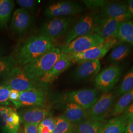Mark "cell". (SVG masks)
Masks as SVG:
<instances>
[{
    "label": "cell",
    "instance_id": "ffe728a7",
    "mask_svg": "<svg viewBox=\"0 0 133 133\" xmlns=\"http://www.w3.org/2000/svg\"><path fill=\"white\" fill-rule=\"evenodd\" d=\"M65 110L62 115L74 125H76L87 119V111L85 109L75 103L65 104Z\"/></svg>",
    "mask_w": 133,
    "mask_h": 133
},
{
    "label": "cell",
    "instance_id": "52a82bcc",
    "mask_svg": "<svg viewBox=\"0 0 133 133\" xmlns=\"http://www.w3.org/2000/svg\"><path fill=\"white\" fill-rule=\"evenodd\" d=\"M123 69V66L118 65H112L98 73L94 81L98 90L104 93L110 92L119 81Z\"/></svg>",
    "mask_w": 133,
    "mask_h": 133
},
{
    "label": "cell",
    "instance_id": "44dd1931",
    "mask_svg": "<svg viewBox=\"0 0 133 133\" xmlns=\"http://www.w3.org/2000/svg\"><path fill=\"white\" fill-rule=\"evenodd\" d=\"M131 51V45L127 43L119 41L109 53L108 61L112 65H118L128 56Z\"/></svg>",
    "mask_w": 133,
    "mask_h": 133
},
{
    "label": "cell",
    "instance_id": "d4e9b609",
    "mask_svg": "<svg viewBox=\"0 0 133 133\" xmlns=\"http://www.w3.org/2000/svg\"><path fill=\"white\" fill-rule=\"evenodd\" d=\"M133 102V89L121 96L112 108L110 115L114 117L119 116Z\"/></svg>",
    "mask_w": 133,
    "mask_h": 133
},
{
    "label": "cell",
    "instance_id": "f1b7e54d",
    "mask_svg": "<svg viewBox=\"0 0 133 133\" xmlns=\"http://www.w3.org/2000/svg\"><path fill=\"white\" fill-rule=\"evenodd\" d=\"M17 65V62L12 55L0 57V75L3 76Z\"/></svg>",
    "mask_w": 133,
    "mask_h": 133
},
{
    "label": "cell",
    "instance_id": "277c9868",
    "mask_svg": "<svg viewBox=\"0 0 133 133\" xmlns=\"http://www.w3.org/2000/svg\"><path fill=\"white\" fill-rule=\"evenodd\" d=\"M119 42L118 38H107L103 43L83 52L66 54L67 58L71 63L78 64L88 61L99 60L104 57L107 53Z\"/></svg>",
    "mask_w": 133,
    "mask_h": 133
},
{
    "label": "cell",
    "instance_id": "836d02e7",
    "mask_svg": "<svg viewBox=\"0 0 133 133\" xmlns=\"http://www.w3.org/2000/svg\"><path fill=\"white\" fill-rule=\"evenodd\" d=\"M37 124H22V127L19 128L17 133H38Z\"/></svg>",
    "mask_w": 133,
    "mask_h": 133
},
{
    "label": "cell",
    "instance_id": "5b68a950",
    "mask_svg": "<svg viewBox=\"0 0 133 133\" xmlns=\"http://www.w3.org/2000/svg\"><path fill=\"white\" fill-rule=\"evenodd\" d=\"M99 94L98 90L92 88L71 91L59 97L58 101L65 105L75 103L87 110L98 99Z\"/></svg>",
    "mask_w": 133,
    "mask_h": 133
},
{
    "label": "cell",
    "instance_id": "83f0119b",
    "mask_svg": "<svg viewBox=\"0 0 133 133\" xmlns=\"http://www.w3.org/2000/svg\"><path fill=\"white\" fill-rule=\"evenodd\" d=\"M57 118L49 116L43 120L38 125V133H52Z\"/></svg>",
    "mask_w": 133,
    "mask_h": 133
},
{
    "label": "cell",
    "instance_id": "cb8c5ba5",
    "mask_svg": "<svg viewBox=\"0 0 133 133\" xmlns=\"http://www.w3.org/2000/svg\"><path fill=\"white\" fill-rule=\"evenodd\" d=\"M14 7L13 1L0 0V30L8 28Z\"/></svg>",
    "mask_w": 133,
    "mask_h": 133
},
{
    "label": "cell",
    "instance_id": "6da1fadb",
    "mask_svg": "<svg viewBox=\"0 0 133 133\" xmlns=\"http://www.w3.org/2000/svg\"><path fill=\"white\" fill-rule=\"evenodd\" d=\"M55 42L39 34L30 37L16 48L13 57L18 64L24 66L55 47Z\"/></svg>",
    "mask_w": 133,
    "mask_h": 133
},
{
    "label": "cell",
    "instance_id": "7a4b0ae2",
    "mask_svg": "<svg viewBox=\"0 0 133 133\" xmlns=\"http://www.w3.org/2000/svg\"><path fill=\"white\" fill-rule=\"evenodd\" d=\"M65 55L59 48L54 47L41 57L22 66V69L31 79L38 82Z\"/></svg>",
    "mask_w": 133,
    "mask_h": 133
},
{
    "label": "cell",
    "instance_id": "ab89813d",
    "mask_svg": "<svg viewBox=\"0 0 133 133\" xmlns=\"http://www.w3.org/2000/svg\"><path fill=\"white\" fill-rule=\"evenodd\" d=\"M71 131H70V132H66V133H71Z\"/></svg>",
    "mask_w": 133,
    "mask_h": 133
},
{
    "label": "cell",
    "instance_id": "2e32d148",
    "mask_svg": "<svg viewBox=\"0 0 133 133\" xmlns=\"http://www.w3.org/2000/svg\"><path fill=\"white\" fill-rule=\"evenodd\" d=\"M33 23V17L27 10L22 8L15 10L12 14L10 29L14 33L21 35L27 32Z\"/></svg>",
    "mask_w": 133,
    "mask_h": 133
},
{
    "label": "cell",
    "instance_id": "9a60e30c",
    "mask_svg": "<svg viewBox=\"0 0 133 133\" xmlns=\"http://www.w3.org/2000/svg\"><path fill=\"white\" fill-rule=\"evenodd\" d=\"M21 124L38 125L43 120L49 116L51 109L49 106H32L23 108L18 112Z\"/></svg>",
    "mask_w": 133,
    "mask_h": 133
},
{
    "label": "cell",
    "instance_id": "8992f818",
    "mask_svg": "<svg viewBox=\"0 0 133 133\" xmlns=\"http://www.w3.org/2000/svg\"><path fill=\"white\" fill-rule=\"evenodd\" d=\"M74 20L71 16L52 18L43 24L39 34L56 42L68 32Z\"/></svg>",
    "mask_w": 133,
    "mask_h": 133
},
{
    "label": "cell",
    "instance_id": "603a6c76",
    "mask_svg": "<svg viewBox=\"0 0 133 133\" xmlns=\"http://www.w3.org/2000/svg\"><path fill=\"white\" fill-rule=\"evenodd\" d=\"M127 125L125 120L120 115L105 122L99 133H123Z\"/></svg>",
    "mask_w": 133,
    "mask_h": 133
},
{
    "label": "cell",
    "instance_id": "f35d334b",
    "mask_svg": "<svg viewBox=\"0 0 133 133\" xmlns=\"http://www.w3.org/2000/svg\"><path fill=\"white\" fill-rule=\"evenodd\" d=\"M4 49L0 46V57H1L2 56H4Z\"/></svg>",
    "mask_w": 133,
    "mask_h": 133
},
{
    "label": "cell",
    "instance_id": "4316f807",
    "mask_svg": "<svg viewBox=\"0 0 133 133\" xmlns=\"http://www.w3.org/2000/svg\"><path fill=\"white\" fill-rule=\"evenodd\" d=\"M133 89V65L124 76L117 89L116 95H122Z\"/></svg>",
    "mask_w": 133,
    "mask_h": 133
},
{
    "label": "cell",
    "instance_id": "3957f363",
    "mask_svg": "<svg viewBox=\"0 0 133 133\" xmlns=\"http://www.w3.org/2000/svg\"><path fill=\"white\" fill-rule=\"evenodd\" d=\"M2 84L6 86L10 89L19 92L41 86L38 82L31 79L22 68L17 66H14L3 76Z\"/></svg>",
    "mask_w": 133,
    "mask_h": 133
},
{
    "label": "cell",
    "instance_id": "74e56055",
    "mask_svg": "<svg viewBox=\"0 0 133 133\" xmlns=\"http://www.w3.org/2000/svg\"><path fill=\"white\" fill-rule=\"evenodd\" d=\"M127 5L131 17L132 18H133V0L128 1L127 2Z\"/></svg>",
    "mask_w": 133,
    "mask_h": 133
},
{
    "label": "cell",
    "instance_id": "4fadbf2b",
    "mask_svg": "<svg viewBox=\"0 0 133 133\" xmlns=\"http://www.w3.org/2000/svg\"><path fill=\"white\" fill-rule=\"evenodd\" d=\"M100 18H108L122 23L132 18L127 4L119 2H108L101 9Z\"/></svg>",
    "mask_w": 133,
    "mask_h": 133
},
{
    "label": "cell",
    "instance_id": "9c48e42d",
    "mask_svg": "<svg viewBox=\"0 0 133 133\" xmlns=\"http://www.w3.org/2000/svg\"><path fill=\"white\" fill-rule=\"evenodd\" d=\"M48 92L45 87H38L28 90L20 92L19 98L13 103L15 109L23 108L32 106H46Z\"/></svg>",
    "mask_w": 133,
    "mask_h": 133
},
{
    "label": "cell",
    "instance_id": "30bf717a",
    "mask_svg": "<svg viewBox=\"0 0 133 133\" xmlns=\"http://www.w3.org/2000/svg\"><path fill=\"white\" fill-rule=\"evenodd\" d=\"M99 19V15L91 13L81 17L68 32L65 38V44L70 43L79 37L93 33L95 26Z\"/></svg>",
    "mask_w": 133,
    "mask_h": 133
},
{
    "label": "cell",
    "instance_id": "7c38bea8",
    "mask_svg": "<svg viewBox=\"0 0 133 133\" xmlns=\"http://www.w3.org/2000/svg\"><path fill=\"white\" fill-rule=\"evenodd\" d=\"M114 100V95L110 92L102 94L90 109L86 110L87 119L104 120V117L113 107Z\"/></svg>",
    "mask_w": 133,
    "mask_h": 133
},
{
    "label": "cell",
    "instance_id": "ac0fdd59",
    "mask_svg": "<svg viewBox=\"0 0 133 133\" xmlns=\"http://www.w3.org/2000/svg\"><path fill=\"white\" fill-rule=\"evenodd\" d=\"M71 62L67 58L66 55L59 60L52 68L41 77L38 82L42 86L45 87L46 86L52 83L64 71L66 70L71 66Z\"/></svg>",
    "mask_w": 133,
    "mask_h": 133
},
{
    "label": "cell",
    "instance_id": "e0dca14e",
    "mask_svg": "<svg viewBox=\"0 0 133 133\" xmlns=\"http://www.w3.org/2000/svg\"><path fill=\"white\" fill-rule=\"evenodd\" d=\"M101 69L99 60L88 61L79 64L72 72V77L76 81H83L96 76Z\"/></svg>",
    "mask_w": 133,
    "mask_h": 133
},
{
    "label": "cell",
    "instance_id": "ba28073f",
    "mask_svg": "<svg viewBox=\"0 0 133 133\" xmlns=\"http://www.w3.org/2000/svg\"><path fill=\"white\" fill-rule=\"evenodd\" d=\"M105 40L93 33L79 37L59 48L61 52L66 54L82 52L103 43Z\"/></svg>",
    "mask_w": 133,
    "mask_h": 133
},
{
    "label": "cell",
    "instance_id": "7402d4cb",
    "mask_svg": "<svg viewBox=\"0 0 133 133\" xmlns=\"http://www.w3.org/2000/svg\"><path fill=\"white\" fill-rule=\"evenodd\" d=\"M105 123V120L87 119L80 123L74 125L71 133H99Z\"/></svg>",
    "mask_w": 133,
    "mask_h": 133
},
{
    "label": "cell",
    "instance_id": "1f68e13d",
    "mask_svg": "<svg viewBox=\"0 0 133 133\" xmlns=\"http://www.w3.org/2000/svg\"><path fill=\"white\" fill-rule=\"evenodd\" d=\"M10 89L6 86L0 84V105L9 106L10 104L9 99Z\"/></svg>",
    "mask_w": 133,
    "mask_h": 133
},
{
    "label": "cell",
    "instance_id": "e575fe53",
    "mask_svg": "<svg viewBox=\"0 0 133 133\" xmlns=\"http://www.w3.org/2000/svg\"><path fill=\"white\" fill-rule=\"evenodd\" d=\"M120 115L125 120L127 124L132 121L133 120V102L129 105Z\"/></svg>",
    "mask_w": 133,
    "mask_h": 133
},
{
    "label": "cell",
    "instance_id": "d6a6232c",
    "mask_svg": "<svg viewBox=\"0 0 133 133\" xmlns=\"http://www.w3.org/2000/svg\"><path fill=\"white\" fill-rule=\"evenodd\" d=\"M82 2L89 9L92 10L101 9L108 2L105 0H85Z\"/></svg>",
    "mask_w": 133,
    "mask_h": 133
},
{
    "label": "cell",
    "instance_id": "5bb4252c",
    "mask_svg": "<svg viewBox=\"0 0 133 133\" xmlns=\"http://www.w3.org/2000/svg\"><path fill=\"white\" fill-rule=\"evenodd\" d=\"M20 124V116L15 109L0 105V128L3 133H18Z\"/></svg>",
    "mask_w": 133,
    "mask_h": 133
},
{
    "label": "cell",
    "instance_id": "d590c367",
    "mask_svg": "<svg viewBox=\"0 0 133 133\" xmlns=\"http://www.w3.org/2000/svg\"><path fill=\"white\" fill-rule=\"evenodd\" d=\"M20 92L14 89H10L9 95V99L12 103L17 101L19 98Z\"/></svg>",
    "mask_w": 133,
    "mask_h": 133
},
{
    "label": "cell",
    "instance_id": "4dcf8cb0",
    "mask_svg": "<svg viewBox=\"0 0 133 133\" xmlns=\"http://www.w3.org/2000/svg\"><path fill=\"white\" fill-rule=\"evenodd\" d=\"M16 2L20 8L24 9L30 13L34 14L36 10L38 2L34 0H17Z\"/></svg>",
    "mask_w": 133,
    "mask_h": 133
},
{
    "label": "cell",
    "instance_id": "f546056e",
    "mask_svg": "<svg viewBox=\"0 0 133 133\" xmlns=\"http://www.w3.org/2000/svg\"><path fill=\"white\" fill-rule=\"evenodd\" d=\"M74 125L67 120L62 115L57 118L55 127L52 133H66L72 130Z\"/></svg>",
    "mask_w": 133,
    "mask_h": 133
},
{
    "label": "cell",
    "instance_id": "484cf974",
    "mask_svg": "<svg viewBox=\"0 0 133 133\" xmlns=\"http://www.w3.org/2000/svg\"><path fill=\"white\" fill-rule=\"evenodd\" d=\"M116 38L119 41L133 45V21L130 20L120 23Z\"/></svg>",
    "mask_w": 133,
    "mask_h": 133
},
{
    "label": "cell",
    "instance_id": "8fae6325",
    "mask_svg": "<svg viewBox=\"0 0 133 133\" xmlns=\"http://www.w3.org/2000/svg\"><path fill=\"white\" fill-rule=\"evenodd\" d=\"M83 11V6L77 3L62 1L48 6L44 10L43 14L48 17L54 18L78 14Z\"/></svg>",
    "mask_w": 133,
    "mask_h": 133
},
{
    "label": "cell",
    "instance_id": "d6986e66",
    "mask_svg": "<svg viewBox=\"0 0 133 133\" xmlns=\"http://www.w3.org/2000/svg\"><path fill=\"white\" fill-rule=\"evenodd\" d=\"M120 23L114 19L99 17L93 33L105 39L112 38H116Z\"/></svg>",
    "mask_w": 133,
    "mask_h": 133
},
{
    "label": "cell",
    "instance_id": "8d00e7d4",
    "mask_svg": "<svg viewBox=\"0 0 133 133\" xmlns=\"http://www.w3.org/2000/svg\"><path fill=\"white\" fill-rule=\"evenodd\" d=\"M123 133H133V120L127 125Z\"/></svg>",
    "mask_w": 133,
    "mask_h": 133
}]
</instances>
